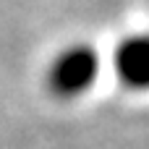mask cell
Returning a JSON list of instances; mask_svg holds the SVG:
<instances>
[{
	"instance_id": "cell-1",
	"label": "cell",
	"mask_w": 149,
	"mask_h": 149,
	"mask_svg": "<svg viewBox=\"0 0 149 149\" xmlns=\"http://www.w3.org/2000/svg\"><path fill=\"white\" fill-rule=\"evenodd\" d=\"M97 68H100V60L92 47L86 45L65 47L47 68V86L58 97H76L92 86Z\"/></svg>"
},
{
	"instance_id": "cell-2",
	"label": "cell",
	"mask_w": 149,
	"mask_h": 149,
	"mask_svg": "<svg viewBox=\"0 0 149 149\" xmlns=\"http://www.w3.org/2000/svg\"><path fill=\"white\" fill-rule=\"evenodd\" d=\"M115 71L128 89H149V34L120 42L115 52Z\"/></svg>"
}]
</instances>
